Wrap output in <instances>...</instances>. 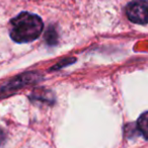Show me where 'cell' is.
Masks as SVG:
<instances>
[{"label": "cell", "mask_w": 148, "mask_h": 148, "mask_svg": "<svg viewBox=\"0 0 148 148\" xmlns=\"http://www.w3.org/2000/svg\"><path fill=\"white\" fill-rule=\"evenodd\" d=\"M43 29L41 17L29 12H21L11 21L10 37L16 43H29L38 39Z\"/></svg>", "instance_id": "obj_1"}, {"label": "cell", "mask_w": 148, "mask_h": 148, "mask_svg": "<svg viewBox=\"0 0 148 148\" xmlns=\"http://www.w3.org/2000/svg\"><path fill=\"white\" fill-rule=\"evenodd\" d=\"M126 14L134 23H148V0H133L127 5Z\"/></svg>", "instance_id": "obj_2"}, {"label": "cell", "mask_w": 148, "mask_h": 148, "mask_svg": "<svg viewBox=\"0 0 148 148\" xmlns=\"http://www.w3.org/2000/svg\"><path fill=\"white\" fill-rule=\"evenodd\" d=\"M137 126L142 135L148 140V112L140 116L137 122Z\"/></svg>", "instance_id": "obj_3"}, {"label": "cell", "mask_w": 148, "mask_h": 148, "mask_svg": "<svg viewBox=\"0 0 148 148\" xmlns=\"http://www.w3.org/2000/svg\"><path fill=\"white\" fill-rule=\"evenodd\" d=\"M4 139H5V135H4V133H3L2 130L0 129V145H1V144L3 143Z\"/></svg>", "instance_id": "obj_4"}]
</instances>
